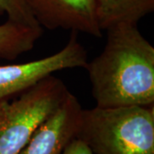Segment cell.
I'll return each mask as SVG.
<instances>
[{"mask_svg": "<svg viewBox=\"0 0 154 154\" xmlns=\"http://www.w3.org/2000/svg\"><path fill=\"white\" fill-rule=\"evenodd\" d=\"M62 154H94L86 144L78 138H73Z\"/></svg>", "mask_w": 154, "mask_h": 154, "instance_id": "10", "label": "cell"}, {"mask_svg": "<svg viewBox=\"0 0 154 154\" xmlns=\"http://www.w3.org/2000/svg\"><path fill=\"white\" fill-rule=\"evenodd\" d=\"M88 52L76 32H71L66 45L52 55L37 60L0 65V101L12 99L45 77L68 69L87 67Z\"/></svg>", "mask_w": 154, "mask_h": 154, "instance_id": "4", "label": "cell"}, {"mask_svg": "<svg viewBox=\"0 0 154 154\" xmlns=\"http://www.w3.org/2000/svg\"><path fill=\"white\" fill-rule=\"evenodd\" d=\"M42 33L41 27H31L7 19L0 25V59L13 61L31 51Z\"/></svg>", "mask_w": 154, "mask_h": 154, "instance_id": "8", "label": "cell"}, {"mask_svg": "<svg viewBox=\"0 0 154 154\" xmlns=\"http://www.w3.org/2000/svg\"><path fill=\"white\" fill-rule=\"evenodd\" d=\"M82 107L76 97L69 92L60 106L38 127L18 154H62L75 137Z\"/></svg>", "mask_w": 154, "mask_h": 154, "instance_id": "6", "label": "cell"}, {"mask_svg": "<svg viewBox=\"0 0 154 154\" xmlns=\"http://www.w3.org/2000/svg\"><path fill=\"white\" fill-rule=\"evenodd\" d=\"M105 47L87 69L97 107L154 105V47L137 25L106 31Z\"/></svg>", "mask_w": 154, "mask_h": 154, "instance_id": "1", "label": "cell"}, {"mask_svg": "<svg viewBox=\"0 0 154 154\" xmlns=\"http://www.w3.org/2000/svg\"><path fill=\"white\" fill-rule=\"evenodd\" d=\"M69 92L62 80L51 75L14 99L0 101V154L19 153Z\"/></svg>", "mask_w": 154, "mask_h": 154, "instance_id": "3", "label": "cell"}, {"mask_svg": "<svg viewBox=\"0 0 154 154\" xmlns=\"http://www.w3.org/2000/svg\"><path fill=\"white\" fill-rule=\"evenodd\" d=\"M97 11L104 32L119 24L137 25L154 11V0H97Z\"/></svg>", "mask_w": 154, "mask_h": 154, "instance_id": "7", "label": "cell"}, {"mask_svg": "<svg viewBox=\"0 0 154 154\" xmlns=\"http://www.w3.org/2000/svg\"><path fill=\"white\" fill-rule=\"evenodd\" d=\"M41 28H62L101 38L97 0H26Z\"/></svg>", "mask_w": 154, "mask_h": 154, "instance_id": "5", "label": "cell"}, {"mask_svg": "<svg viewBox=\"0 0 154 154\" xmlns=\"http://www.w3.org/2000/svg\"><path fill=\"white\" fill-rule=\"evenodd\" d=\"M75 138L94 154H154V105L82 109Z\"/></svg>", "mask_w": 154, "mask_h": 154, "instance_id": "2", "label": "cell"}, {"mask_svg": "<svg viewBox=\"0 0 154 154\" xmlns=\"http://www.w3.org/2000/svg\"><path fill=\"white\" fill-rule=\"evenodd\" d=\"M12 22L31 27H40L28 8L26 0H0V16Z\"/></svg>", "mask_w": 154, "mask_h": 154, "instance_id": "9", "label": "cell"}]
</instances>
